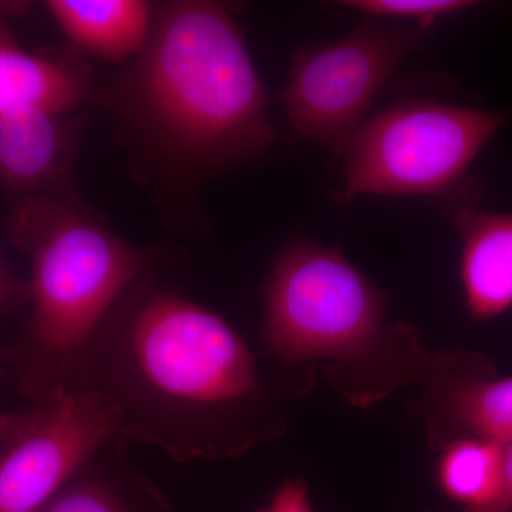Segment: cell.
<instances>
[{
	"label": "cell",
	"mask_w": 512,
	"mask_h": 512,
	"mask_svg": "<svg viewBox=\"0 0 512 512\" xmlns=\"http://www.w3.org/2000/svg\"><path fill=\"white\" fill-rule=\"evenodd\" d=\"M5 232L32 264V311L8 350L16 389L35 404L59 390L90 389L97 336L146 274V252L111 232L89 205L57 198L13 201Z\"/></svg>",
	"instance_id": "3957f363"
},
{
	"label": "cell",
	"mask_w": 512,
	"mask_h": 512,
	"mask_svg": "<svg viewBox=\"0 0 512 512\" xmlns=\"http://www.w3.org/2000/svg\"><path fill=\"white\" fill-rule=\"evenodd\" d=\"M92 89V72L66 52L25 49L0 8V117L45 109L70 113Z\"/></svg>",
	"instance_id": "30bf717a"
},
{
	"label": "cell",
	"mask_w": 512,
	"mask_h": 512,
	"mask_svg": "<svg viewBox=\"0 0 512 512\" xmlns=\"http://www.w3.org/2000/svg\"><path fill=\"white\" fill-rule=\"evenodd\" d=\"M29 282L16 275L0 251V319L29 306Z\"/></svg>",
	"instance_id": "e0dca14e"
},
{
	"label": "cell",
	"mask_w": 512,
	"mask_h": 512,
	"mask_svg": "<svg viewBox=\"0 0 512 512\" xmlns=\"http://www.w3.org/2000/svg\"><path fill=\"white\" fill-rule=\"evenodd\" d=\"M424 406L431 439L443 447L460 439L512 443V376H498L480 353L437 357L427 375Z\"/></svg>",
	"instance_id": "ba28073f"
},
{
	"label": "cell",
	"mask_w": 512,
	"mask_h": 512,
	"mask_svg": "<svg viewBox=\"0 0 512 512\" xmlns=\"http://www.w3.org/2000/svg\"><path fill=\"white\" fill-rule=\"evenodd\" d=\"M426 39V30L387 28L363 18L348 36L299 47L284 94L293 131L343 154L376 94Z\"/></svg>",
	"instance_id": "8992f818"
},
{
	"label": "cell",
	"mask_w": 512,
	"mask_h": 512,
	"mask_svg": "<svg viewBox=\"0 0 512 512\" xmlns=\"http://www.w3.org/2000/svg\"><path fill=\"white\" fill-rule=\"evenodd\" d=\"M90 389L119 410L121 439L181 463L237 456L279 429L245 339L220 313L146 274L97 336Z\"/></svg>",
	"instance_id": "6da1fadb"
},
{
	"label": "cell",
	"mask_w": 512,
	"mask_h": 512,
	"mask_svg": "<svg viewBox=\"0 0 512 512\" xmlns=\"http://www.w3.org/2000/svg\"><path fill=\"white\" fill-rule=\"evenodd\" d=\"M463 244L460 278L466 308L474 320H488L512 308V214L447 208Z\"/></svg>",
	"instance_id": "8fae6325"
},
{
	"label": "cell",
	"mask_w": 512,
	"mask_h": 512,
	"mask_svg": "<svg viewBox=\"0 0 512 512\" xmlns=\"http://www.w3.org/2000/svg\"><path fill=\"white\" fill-rule=\"evenodd\" d=\"M510 119L447 101H397L363 121L343 151L342 202L357 195L430 197L446 208L476 204L468 170Z\"/></svg>",
	"instance_id": "5b68a950"
},
{
	"label": "cell",
	"mask_w": 512,
	"mask_h": 512,
	"mask_svg": "<svg viewBox=\"0 0 512 512\" xmlns=\"http://www.w3.org/2000/svg\"><path fill=\"white\" fill-rule=\"evenodd\" d=\"M128 130L171 170L220 173L276 143L268 94L227 6H156L146 46L107 90Z\"/></svg>",
	"instance_id": "7a4b0ae2"
},
{
	"label": "cell",
	"mask_w": 512,
	"mask_h": 512,
	"mask_svg": "<svg viewBox=\"0 0 512 512\" xmlns=\"http://www.w3.org/2000/svg\"><path fill=\"white\" fill-rule=\"evenodd\" d=\"M261 336L285 366L312 360L355 363L412 335L384 328L387 295L339 248L291 239L266 276Z\"/></svg>",
	"instance_id": "277c9868"
},
{
	"label": "cell",
	"mask_w": 512,
	"mask_h": 512,
	"mask_svg": "<svg viewBox=\"0 0 512 512\" xmlns=\"http://www.w3.org/2000/svg\"><path fill=\"white\" fill-rule=\"evenodd\" d=\"M258 512H315L308 484L302 478H288L276 488L271 500Z\"/></svg>",
	"instance_id": "2e32d148"
},
{
	"label": "cell",
	"mask_w": 512,
	"mask_h": 512,
	"mask_svg": "<svg viewBox=\"0 0 512 512\" xmlns=\"http://www.w3.org/2000/svg\"><path fill=\"white\" fill-rule=\"evenodd\" d=\"M36 512H174L167 495L136 470L123 439L106 444Z\"/></svg>",
	"instance_id": "7c38bea8"
},
{
	"label": "cell",
	"mask_w": 512,
	"mask_h": 512,
	"mask_svg": "<svg viewBox=\"0 0 512 512\" xmlns=\"http://www.w3.org/2000/svg\"><path fill=\"white\" fill-rule=\"evenodd\" d=\"M9 367V355L8 350L0 348V376L6 372Z\"/></svg>",
	"instance_id": "ffe728a7"
},
{
	"label": "cell",
	"mask_w": 512,
	"mask_h": 512,
	"mask_svg": "<svg viewBox=\"0 0 512 512\" xmlns=\"http://www.w3.org/2000/svg\"><path fill=\"white\" fill-rule=\"evenodd\" d=\"M343 6L362 13L365 18L409 20L417 29L429 30L440 19L456 15L476 5L468 0H350Z\"/></svg>",
	"instance_id": "9a60e30c"
},
{
	"label": "cell",
	"mask_w": 512,
	"mask_h": 512,
	"mask_svg": "<svg viewBox=\"0 0 512 512\" xmlns=\"http://www.w3.org/2000/svg\"><path fill=\"white\" fill-rule=\"evenodd\" d=\"M461 512H512V443L505 446L500 478L487 503Z\"/></svg>",
	"instance_id": "ac0fdd59"
},
{
	"label": "cell",
	"mask_w": 512,
	"mask_h": 512,
	"mask_svg": "<svg viewBox=\"0 0 512 512\" xmlns=\"http://www.w3.org/2000/svg\"><path fill=\"white\" fill-rule=\"evenodd\" d=\"M46 9L76 49L113 63L143 50L156 13L146 0H49Z\"/></svg>",
	"instance_id": "4fadbf2b"
},
{
	"label": "cell",
	"mask_w": 512,
	"mask_h": 512,
	"mask_svg": "<svg viewBox=\"0 0 512 512\" xmlns=\"http://www.w3.org/2000/svg\"><path fill=\"white\" fill-rule=\"evenodd\" d=\"M83 116L45 109L0 117V191L86 204L74 184Z\"/></svg>",
	"instance_id": "9c48e42d"
},
{
	"label": "cell",
	"mask_w": 512,
	"mask_h": 512,
	"mask_svg": "<svg viewBox=\"0 0 512 512\" xmlns=\"http://www.w3.org/2000/svg\"><path fill=\"white\" fill-rule=\"evenodd\" d=\"M0 448H2V447H0Z\"/></svg>",
	"instance_id": "44dd1931"
},
{
	"label": "cell",
	"mask_w": 512,
	"mask_h": 512,
	"mask_svg": "<svg viewBox=\"0 0 512 512\" xmlns=\"http://www.w3.org/2000/svg\"><path fill=\"white\" fill-rule=\"evenodd\" d=\"M505 446L493 441L460 439L446 444L436 468V481L448 500L464 510L487 503L503 468Z\"/></svg>",
	"instance_id": "5bb4252c"
},
{
	"label": "cell",
	"mask_w": 512,
	"mask_h": 512,
	"mask_svg": "<svg viewBox=\"0 0 512 512\" xmlns=\"http://www.w3.org/2000/svg\"><path fill=\"white\" fill-rule=\"evenodd\" d=\"M117 407L97 389L59 390L33 406L22 433L0 448V512L40 510L110 441Z\"/></svg>",
	"instance_id": "52a82bcc"
},
{
	"label": "cell",
	"mask_w": 512,
	"mask_h": 512,
	"mask_svg": "<svg viewBox=\"0 0 512 512\" xmlns=\"http://www.w3.org/2000/svg\"><path fill=\"white\" fill-rule=\"evenodd\" d=\"M33 417V407L22 412L0 410V447L6 446L28 427Z\"/></svg>",
	"instance_id": "d6986e66"
}]
</instances>
